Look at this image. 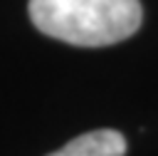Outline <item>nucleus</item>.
I'll use <instances>...</instances> for the list:
<instances>
[{
	"instance_id": "1",
	"label": "nucleus",
	"mask_w": 158,
	"mask_h": 156,
	"mask_svg": "<svg viewBox=\"0 0 158 156\" xmlns=\"http://www.w3.org/2000/svg\"><path fill=\"white\" fill-rule=\"evenodd\" d=\"M32 25L77 47H106L131 37L143 20L138 0H30Z\"/></svg>"
},
{
	"instance_id": "2",
	"label": "nucleus",
	"mask_w": 158,
	"mask_h": 156,
	"mask_svg": "<svg viewBox=\"0 0 158 156\" xmlns=\"http://www.w3.org/2000/svg\"><path fill=\"white\" fill-rule=\"evenodd\" d=\"M126 139L116 129H96L72 139L67 146L49 156H123Z\"/></svg>"
}]
</instances>
